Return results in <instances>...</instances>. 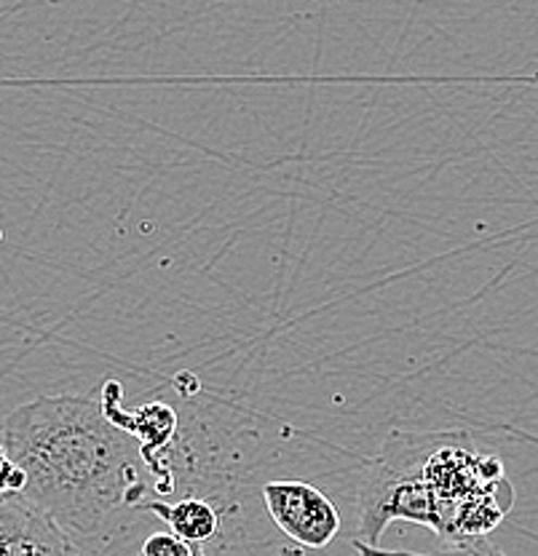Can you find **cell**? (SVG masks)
<instances>
[{"instance_id": "cell-1", "label": "cell", "mask_w": 538, "mask_h": 556, "mask_svg": "<svg viewBox=\"0 0 538 556\" xmlns=\"http://www.w3.org/2000/svg\"><path fill=\"white\" fill-rule=\"evenodd\" d=\"M3 447L25 471V495L75 546L126 530L150 495L140 442L105 413L102 399H33L5 415Z\"/></svg>"}, {"instance_id": "cell-2", "label": "cell", "mask_w": 538, "mask_h": 556, "mask_svg": "<svg viewBox=\"0 0 538 556\" xmlns=\"http://www.w3.org/2000/svg\"><path fill=\"white\" fill-rule=\"evenodd\" d=\"M503 463L466 431H391L356 486V538L378 546L391 521H415L448 543L488 538L512 511Z\"/></svg>"}, {"instance_id": "cell-3", "label": "cell", "mask_w": 538, "mask_h": 556, "mask_svg": "<svg viewBox=\"0 0 538 556\" xmlns=\"http://www.w3.org/2000/svg\"><path fill=\"white\" fill-rule=\"evenodd\" d=\"M265 511L281 535L303 548H324L338 538L340 511L309 482H268L260 490Z\"/></svg>"}, {"instance_id": "cell-4", "label": "cell", "mask_w": 538, "mask_h": 556, "mask_svg": "<svg viewBox=\"0 0 538 556\" xmlns=\"http://www.w3.org/2000/svg\"><path fill=\"white\" fill-rule=\"evenodd\" d=\"M0 556H80L73 538L25 492L0 497Z\"/></svg>"}, {"instance_id": "cell-5", "label": "cell", "mask_w": 538, "mask_h": 556, "mask_svg": "<svg viewBox=\"0 0 538 556\" xmlns=\"http://www.w3.org/2000/svg\"><path fill=\"white\" fill-rule=\"evenodd\" d=\"M142 514L161 519L175 535L193 543V546H201L204 552L207 546H212L217 541L220 532H223V511H220L210 497L185 495L172 503L145 501Z\"/></svg>"}, {"instance_id": "cell-6", "label": "cell", "mask_w": 538, "mask_h": 556, "mask_svg": "<svg viewBox=\"0 0 538 556\" xmlns=\"http://www.w3.org/2000/svg\"><path fill=\"white\" fill-rule=\"evenodd\" d=\"M354 548L359 556H506L496 546L490 538H474V541H459V543H448L439 552L431 554H413V552H386L380 546H367V543L354 541Z\"/></svg>"}, {"instance_id": "cell-7", "label": "cell", "mask_w": 538, "mask_h": 556, "mask_svg": "<svg viewBox=\"0 0 538 556\" xmlns=\"http://www.w3.org/2000/svg\"><path fill=\"white\" fill-rule=\"evenodd\" d=\"M196 548L201 546H193V543L183 541V538L175 535L172 530L150 532V535L142 541L140 556H188L193 554Z\"/></svg>"}, {"instance_id": "cell-8", "label": "cell", "mask_w": 538, "mask_h": 556, "mask_svg": "<svg viewBox=\"0 0 538 556\" xmlns=\"http://www.w3.org/2000/svg\"><path fill=\"white\" fill-rule=\"evenodd\" d=\"M25 471L11 460L9 450L0 444V497L14 495V492H25Z\"/></svg>"}, {"instance_id": "cell-9", "label": "cell", "mask_w": 538, "mask_h": 556, "mask_svg": "<svg viewBox=\"0 0 538 556\" xmlns=\"http://www.w3.org/2000/svg\"><path fill=\"white\" fill-rule=\"evenodd\" d=\"M188 556H207V552H204V548H196V552L188 554Z\"/></svg>"}]
</instances>
